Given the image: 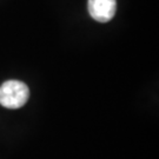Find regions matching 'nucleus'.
<instances>
[{
    "label": "nucleus",
    "mask_w": 159,
    "mask_h": 159,
    "mask_svg": "<svg viewBox=\"0 0 159 159\" xmlns=\"http://www.w3.org/2000/svg\"><path fill=\"white\" fill-rule=\"evenodd\" d=\"M30 97L27 85L19 80H7L0 86V105L6 108H19L24 106Z\"/></svg>",
    "instance_id": "obj_1"
},
{
    "label": "nucleus",
    "mask_w": 159,
    "mask_h": 159,
    "mask_svg": "<svg viewBox=\"0 0 159 159\" xmlns=\"http://www.w3.org/2000/svg\"><path fill=\"white\" fill-rule=\"evenodd\" d=\"M87 10L94 20L99 23H107L116 14V0H87Z\"/></svg>",
    "instance_id": "obj_2"
}]
</instances>
